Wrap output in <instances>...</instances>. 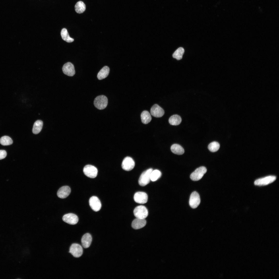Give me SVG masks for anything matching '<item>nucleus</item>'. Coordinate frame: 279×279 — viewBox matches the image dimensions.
Wrapping results in <instances>:
<instances>
[{
	"label": "nucleus",
	"mask_w": 279,
	"mask_h": 279,
	"mask_svg": "<svg viewBox=\"0 0 279 279\" xmlns=\"http://www.w3.org/2000/svg\"><path fill=\"white\" fill-rule=\"evenodd\" d=\"M108 103L107 97L104 95H100L96 97L94 100L95 106L99 110H102L107 106Z\"/></svg>",
	"instance_id": "1"
},
{
	"label": "nucleus",
	"mask_w": 279,
	"mask_h": 279,
	"mask_svg": "<svg viewBox=\"0 0 279 279\" xmlns=\"http://www.w3.org/2000/svg\"><path fill=\"white\" fill-rule=\"evenodd\" d=\"M152 169H149L143 172L139 178L138 182L141 186H145L148 184L150 180V174Z\"/></svg>",
	"instance_id": "2"
},
{
	"label": "nucleus",
	"mask_w": 279,
	"mask_h": 279,
	"mask_svg": "<svg viewBox=\"0 0 279 279\" xmlns=\"http://www.w3.org/2000/svg\"><path fill=\"white\" fill-rule=\"evenodd\" d=\"M207 169L204 166H201L196 169L190 175V178L193 181H197L200 179L206 173Z\"/></svg>",
	"instance_id": "3"
},
{
	"label": "nucleus",
	"mask_w": 279,
	"mask_h": 279,
	"mask_svg": "<svg viewBox=\"0 0 279 279\" xmlns=\"http://www.w3.org/2000/svg\"><path fill=\"white\" fill-rule=\"evenodd\" d=\"M134 214L137 218L145 219L148 215V211L144 206L140 205L136 207L134 209Z\"/></svg>",
	"instance_id": "4"
},
{
	"label": "nucleus",
	"mask_w": 279,
	"mask_h": 279,
	"mask_svg": "<svg viewBox=\"0 0 279 279\" xmlns=\"http://www.w3.org/2000/svg\"><path fill=\"white\" fill-rule=\"evenodd\" d=\"M83 172L84 174L88 177L94 178L96 177L97 175L98 170L94 166L88 165L84 167Z\"/></svg>",
	"instance_id": "5"
},
{
	"label": "nucleus",
	"mask_w": 279,
	"mask_h": 279,
	"mask_svg": "<svg viewBox=\"0 0 279 279\" xmlns=\"http://www.w3.org/2000/svg\"><path fill=\"white\" fill-rule=\"evenodd\" d=\"M83 252L82 248L80 244L73 243L70 246L69 252L74 257L79 258L82 255Z\"/></svg>",
	"instance_id": "6"
},
{
	"label": "nucleus",
	"mask_w": 279,
	"mask_h": 279,
	"mask_svg": "<svg viewBox=\"0 0 279 279\" xmlns=\"http://www.w3.org/2000/svg\"><path fill=\"white\" fill-rule=\"evenodd\" d=\"M200 199L198 193L196 191L193 192L191 194L189 200V204L193 208H196L200 203Z\"/></svg>",
	"instance_id": "7"
},
{
	"label": "nucleus",
	"mask_w": 279,
	"mask_h": 279,
	"mask_svg": "<svg viewBox=\"0 0 279 279\" xmlns=\"http://www.w3.org/2000/svg\"><path fill=\"white\" fill-rule=\"evenodd\" d=\"M276 179V177L275 176H268L256 180L254 181V184L257 185H266L273 182Z\"/></svg>",
	"instance_id": "8"
},
{
	"label": "nucleus",
	"mask_w": 279,
	"mask_h": 279,
	"mask_svg": "<svg viewBox=\"0 0 279 279\" xmlns=\"http://www.w3.org/2000/svg\"><path fill=\"white\" fill-rule=\"evenodd\" d=\"M135 162L131 157H127L123 159L122 164V169L126 171H130L134 167Z\"/></svg>",
	"instance_id": "9"
},
{
	"label": "nucleus",
	"mask_w": 279,
	"mask_h": 279,
	"mask_svg": "<svg viewBox=\"0 0 279 279\" xmlns=\"http://www.w3.org/2000/svg\"><path fill=\"white\" fill-rule=\"evenodd\" d=\"M89 205L94 211L97 212L99 211L101 207V202L99 198L96 196H92L89 199Z\"/></svg>",
	"instance_id": "10"
},
{
	"label": "nucleus",
	"mask_w": 279,
	"mask_h": 279,
	"mask_svg": "<svg viewBox=\"0 0 279 279\" xmlns=\"http://www.w3.org/2000/svg\"><path fill=\"white\" fill-rule=\"evenodd\" d=\"M62 219L65 222L72 225L76 224L79 220L78 216L72 213L65 214L63 216Z\"/></svg>",
	"instance_id": "11"
},
{
	"label": "nucleus",
	"mask_w": 279,
	"mask_h": 279,
	"mask_svg": "<svg viewBox=\"0 0 279 279\" xmlns=\"http://www.w3.org/2000/svg\"><path fill=\"white\" fill-rule=\"evenodd\" d=\"M134 201L137 203L144 204L148 201V196L147 194L143 192H138L134 194Z\"/></svg>",
	"instance_id": "12"
},
{
	"label": "nucleus",
	"mask_w": 279,
	"mask_h": 279,
	"mask_svg": "<svg viewBox=\"0 0 279 279\" xmlns=\"http://www.w3.org/2000/svg\"><path fill=\"white\" fill-rule=\"evenodd\" d=\"M150 113L153 117L160 118L164 115L165 112L164 110L158 105L155 104L151 108Z\"/></svg>",
	"instance_id": "13"
},
{
	"label": "nucleus",
	"mask_w": 279,
	"mask_h": 279,
	"mask_svg": "<svg viewBox=\"0 0 279 279\" xmlns=\"http://www.w3.org/2000/svg\"><path fill=\"white\" fill-rule=\"evenodd\" d=\"M62 70L65 74L69 76H73L75 73L74 66L69 62L67 63L64 65Z\"/></svg>",
	"instance_id": "14"
},
{
	"label": "nucleus",
	"mask_w": 279,
	"mask_h": 279,
	"mask_svg": "<svg viewBox=\"0 0 279 279\" xmlns=\"http://www.w3.org/2000/svg\"><path fill=\"white\" fill-rule=\"evenodd\" d=\"M71 192L70 188L67 186H65L60 188L58 191V196L61 198H65L68 197Z\"/></svg>",
	"instance_id": "15"
},
{
	"label": "nucleus",
	"mask_w": 279,
	"mask_h": 279,
	"mask_svg": "<svg viewBox=\"0 0 279 279\" xmlns=\"http://www.w3.org/2000/svg\"><path fill=\"white\" fill-rule=\"evenodd\" d=\"M146 224V221L145 219L136 218L133 221L131 226L134 229H137L144 227Z\"/></svg>",
	"instance_id": "16"
},
{
	"label": "nucleus",
	"mask_w": 279,
	"mask_h": 279,
	"mask_svg": "<svg viewBox=\"0 0 279 279\" xmlns=\"http://www.w3.org/2000/svg\"><path fill=\"white\" fill-rule=\"evenodd\" d=\"M92 241V237L90 234L87 233L84 234L81 239L82 246L85 248L89 247L91 245Z\"/></svg>",
	"instance_id": "17"
},
{
	"label": "nucleus",
	"mask_w": 279,
	"mask_h": 279,
	"mask_svg": "<svg viewBox=\"0 0 279 279\" xmlns=\"http://www.w3.org/2000/svg\"><path fill=\"white\" fill-rule=\"evenodd\" d=\"M110 72V69L107 66L103 67L98 73L97 77L99 80L103 79L106 78Z\"/></svg>",
	"instance_id": "18"
},
{
	"label": "nucleus",
	"mask_w": 279,
	"mask_h": 279,
	"mask_svg": "<svg viewBox=\"0 0 279 279\" xmlns=\"http://www.w3.org/2000/svg\"><path fill=\"white\" fill-rule=\"evenodd\" d=\"M171 151L173 153L178 154L181 155L184 153L183 148L180 145L177 144H174L171 147Z\"/></svg>",
	"instance_id": "19"
},
{
	"label": "nucleus",
	"mask_w": 279,
	"mask_h": 279,
	"mask_svg": "<svg viewBox=\"0 0 279 279\" xmlns=\"http://www.w3.org/2000/svg\"><path fill=\"white\" fill-rule=\"evenodd\" d=\"M141 118L142 122L145 124L149 123L152 119L150 114L149 112L145 110L143 111L142 113Z\"/></svg>",
	"instance_id": "20"
},
{
	"label": "nucleus",
	"mask_w": 279,
	"mask_h": 279,
	"mask_svg": "<svg viewBox=\"0 0 279 279\" xmlns=\"http://www.w3.org/2000/svg\"><path fill=\"white\" fill-rule=\"evenodd\" d=\"M43 126L42 121L40 120L36 121L34 123L33 129V133L35 134L39 133L41 130Z\"/></svg>",
	"instance_id": "21"
},
{
	"label": "nucleus",
	"mask_w": 279,
	"mask_h": 279,
	"mask_svg": "<svg viewBox=\"0 0 279 279\" xmlns=\"http://www.w3.org/2000/svg\"><path fill=\"white\" fill-rule=\"evenodd\" d=\"M181 120L180 117L177 115L175 114L173 115L170 117L169 119V122L171 125L176 126L180 124Z\"/></svg>",
	"instance_id": "22"
},
{
	"label": "nucleus",
	"mask_w": 279,
	"mask_h": 279,
	"mask_svg": "<svg viewBox=\"0 0 279 279\" xmlns=\"http://www.w3.org/2000/svg\"><path fill=\"white\" fill-rule=\"evenodd\" d=\"M61 35L63 39L67 42H72L74 41L73 39L69 36L67 30L65 28L62 29Z\"/></svg>",
	"instance_id": "23"
},
{
	"label": "nucleus",
	"mask_w": 279,
	"mask_h": 279,
	"mask_svg": "<svg viewBox=\"0 0 279 279\" xmlns=\"http://www.w3.org/2000/svg\"><path fill=\"white\" fill-rule=\"evenodd\" d=\"M76 12L78 13H83L85 10L86 7L84 3L82 1H79L76 4L75 6Z\"/></svg>",
	"instance_id": "24"
},
{
	"label": "nucleus",
	"mask_w": 279,
	"mask_h": 279,
	"mask_svg": "<svg viewBox=\"0 0 279 279\" xmlns=\"http://www.w3.org/2000/svg\"><path fill=\"white\" fill-rule=\"evenodd\" d=\"M184 51V49L183 48H179L173 54V57L177 60H180L182 58Z\"/></svg>",
	"instance_id": "25"
},
{
	"label": "nucleus",
	"mask_w": 279,
	"mask_h": 279,
	"mask_svg": "<svg viewBox=\"0 0 279 279\" xmlns=\"http://www.w3.org/2000/svg\"><path fill=\"white\" fill-rule=\"evenodd\" d=\"M13 142L11 138L7 136H4L0 139V143L3 145H9L12 144Z\"/></svg>",
	"instance_id": "26"
},
{
	"label": "nucleus",
	"mask_w": 279,
	"mask_h": 279,
	"mask_svg": "<svg viewBox=\"0 0 279 279\" xmlns=\"http://www.w3.org/2000/svg\"><path fill=\"white\" fill-rule=\"evenodd\" d=\"M161 175V172L158 170H155L152 171L150 174V180L152 181H154L159 178Z\"/></svg>",
	"instance_id": "27"
},
{
	"label": "nucleus",
	"mask_w": 279,
	"mask_h": 279,
	"mask_svg": "<svg viewBox=\"0 0 279 279\" xmlns=\"http://www.w3.org/2000/svg\"><path fill=\"white\" fill-rule=\"evenodd\" d=\"M219 143L214 141L210 143L208 146V149L211 152H214L217 151L220 148Z\"/></svg>",
	"instance_id": "28"
},
{
	"label": "nucleus",
	"mask_w": 279,
	"mask_h": 279,
	"mask_svg": "<svg viewBox=\"0 0 279 279\" xmlns=\"http://www.w3.org/2000/svg\"><path fill=\"white\" fill-rule=\"evenodd\" d=\"M6 155L7 153L5 150H0V160L6 157Z\"/></svg>",
	"instance_id": "29"
}]
</instances>
